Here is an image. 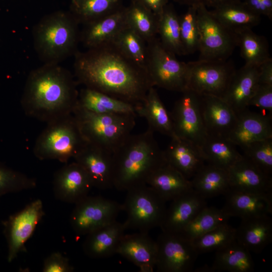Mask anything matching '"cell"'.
I'll list each match as a JSON object with an SVG mask.
<instances>
[{"instance_id":"1","label":"cell","mask_w":272,"mask_h":272,"mask_svg":"<svg viewBox=\"0 0 272 272\" xmlns=\"http://www.w3.org/2000/svg\"><path fill=\"white\" fill-rule=\"evenodd\" d=\"M74 63L78 84L129 103H143L154 87L147 70L130 59L111 41L78 51Z\"/></svg>"},{"instance_id":"2","label":"cell","mask_w":272,"mask_h":272,"mask_svg":"<svg viewBox=\"0 0 272 272\" xmlns=\"http://www.w3.org/2000/svg\"><path fill=\"white\" fill-rule=\"evenodd\" d=\"M77 84L67 69L57 63H44L26 79L22 108L26 116L46 123L71 114L78 102Z\"/></svg>"},{"instance_id":"3","label":"cell","mask_w":272,"mask_h":272,"mask_svg":"<svg viewBox=\"0 0 272 272\" xmlns=\"http://www.w3.org/2000/svg\"><path fill=\"white\" fill-rule=\"evenodd\" d=\"M166 163L154 132L130 134L112 153L113 187L127 191L147 185L151 175Z\"/></svg>"},{"instance_id":"4","label":"cell","mask_w":272,"mask_h":272,"mask_svg":"<svg viewBox=\"0 0 272 272\" xmlns=\"http://www.w3.org/2000/svg\"><path fill=\"white\" fill-rule=\"evenodd\" d=\"M79 23L70 11H57L41 18L33 27V45L44 63H57L78 50Z\"/></svg>"},{"instance_id":"5","label":"cell","mask_w":272,"mask_h":272,"mask_svg":"<svg viewBox=\"0 0 272 272\" xmlns=\"http://www.w3.org/2000/svg\"><path fill=\"white\" fill-rule=\"evenodd\" d=\"M86 141L113 153L131 134L137 115L99 114L76 106L73 113Z\"/></svg>"},{"instance_id":"6","label":"cell","mask_w":272,"mask_h":272,"mask_svg":"<svg viewBox=\"0 0 272 272\" xmlns=\"http://www.w3.org/2000/svg\"><path fill=\"white\" fill-rule=\"evenodd\" d=\"M87 142L73 114L47 123L34 143L33 152L40 160L67 163Z\"/></svg>"},{"instance_id":"7","label":"cell","mask_w":272,"mask_h":272,"mask_svg":"<svg viewBox=\"0 0 272 272\" xmlns=\"http://www.w3.org/2000/svg\"><path fill=\"white\" fill-rule=\"evenodd\" d=\"M126 192L122 206V211L127 215L124 222L127 229L149 232L154 228L160 227L166 213V201L147 184Z\"/></svg>"},{"instance_id":"8","label":"cell","mask_w":272,"mask_h":272,"mask_svg":"<svg viewBox=\"0 0 272 272\" xmlns=\"http://www.w3.org/2000/svg\"><path fill=\"white\" fill-rule=\"evenodd\" d=\"M146 69L153 86L178 92L187 90V64L178 60L156 37L147 42Z\"/></svg>"},{"instance_id":"9","label":"cell","mask_w":272,"mask_h":272,"mask_svg":"<svg viewBox=\"0 0 272 272\" xmlns=\"http://www.w3.org/2000/svg\"><path fill=\"white\" fill-rule=\"evenodd\" d=\"M199 59L225 60L238 45L236 33L223 25L204 3L197 6Z\"/></svg>"},{"instance_id":"10","label":"cell","mask_w":272,"mask_h":272,"mask_svg":"<svg viewBox=\"0 0 272 272\" xmlns=\"http://www.w3.org/2000/svg\"><path fill=\"white\" fill-rule=\"evenodd\" d=\"M187 64V89L222 97L236 69L229 60H201Z\"/></svg>"},{"instance_id":"11","label":"cell","mask_w":272,"mask_h":272,"mask_svg":"<svg viewBox=\"0 0 272 272\" xmlns=\"http://www.w3.org/2000/svg\"><path fill=\"white\" fill-rule=\"evenodd\" d=\"M182 94L170 113L175 134L200 151L207 137L200 111V95L189 89Z\"/></svg>"},{"instance_id":"12","label":"cell","mask_w":272,"mask_h":272,"mask_svg":"<svg viewBox=\"0 0 272 272\" xmlns=\"http://www.w3.org/2000/svg\"><path fill=\"white\" fill-rule=\"evenodd\" d=\"M122 204L101 196H87L75 204L70 222L79 235L89 233L116 221Z\"/></svg>"},{"instance_id":"13","label":"cell","mask_w":272,"mask_h":272,"mask_svg":"<svg viewBox=\"0 0 272 272\" xmlns=\"http://www.w3.org/2000/svg\"><path fill=\"white\" fill-rule=\"evenodd\" d=\"M156 267L159 272H189L198 253L191 240L181 234L162 231L156 241Z\"/></svg>"},{"instance_id":"14","label":"cell","mask_w":272,"mask_h":272,"mask_svg":"<svg viewBox=\"0 0 272 272\" xmlns=\"http://www.w3.org/2000/svg\"><path fill=\"white\" fill-rule=\"evenodd\" d=\"M44 215L42 201L37 199L2 221L4 234L8 244L9 262H11L20 253L26 251L25 243Z\"/></svg>"},{"instance_id":"15","label":"cell","mask_w":272,"mask_h":272,"mask_svg":"<svg viewBox=\"0 0 272 272\" xmlns=\"http://www.w3.org/2000/svg\"><path fill=\"white\" fill-rule=\"evenodd\" d=\"M93 187L86 171L75 161L65 163L53 176L54 195L63 202L77 203L88 196Z\"/></svg>"},{"instance_id":"16","label":"cell","mask_w":272,"mask_h":272,"mask_svg":"<svg viewBox=\"0 0 272 272\" xmlns=\"http://www.w3.org/2000/svg\"><path fill=\"white\" fill-rule=\"evenodd\" d=\"M73 159L86 171L93 187L100 190L113 187L112 153L87 142Z\"/></svg>"},{"instance_id":"17","label":"cell","mask_w":272,"mask_h":272,"mask_svg":"<svg viewBox=\"0 0 272 272\" xmlns=\"http://www.w3.org/2000/svg\"><path fill=\"white\" fill-rule=\"evenodd\" d=\"M200 107L207 136L228 138L237 120L231 107L222 98L207 94L200 95Z\"/></svg>"},{"instance_id":"18","label":"cell","mask_w":272,"mask_h":272,"mask_svg":"<svg viewBox=\"0 0 272 272\" xmlns=\"http://www.w3.org/2000/svg\"><path fill=\"white\" fill-rule=\"evenodd\" d=\"M126 8L122 5L113 12L83 25L80 42L90 49L111 41L126 25Z\"/></svg>"},{"instance_id":"19","label":"cell","mask_w":272,"mask_h":272,"mask_svg":"<svg viewBox=\"0 0 272 272\" xmlns=\"http://www.w3.org/2000/svg\"><path fill=\"white\" fill-rule=\"evenodd\" d=\"M223 209L241 219L272 214V192H253L230 189L225 194Z\"/></svg>"},{"instance_id":"20","label":"cell","mask_w":272,"mask_h":272,"mask_svg":"<svg viewBox=\"0 0 272 272\" xmlns=\"http://www.w3.org/2000/svg\"><path fill=\"white\" fill-rule=\"evenodd\" d=\"M207 205L206 199L192 189L171 201L160 228L162 231L180 233Z\"/></svg>"},{"instance_id":"21","label":"cell","mask_w":272,"mask_h":272,"mask_svg":"<svg viewBox=\"0 0 272 272\" xmlns=\"http://www.w3.org/2000/svg\"><path fill=\"white\" fill-rule=\"evenodd\" d=\"M119 254L134 264L141 272H152L156 266L157 245L149 232L124 234L116 250Z\"/></svg>"},{"instance_id":"22","label":"cell","mask_w":272,"mask_h":272,"mask_svg":"<svg viewBox=\"0 0 272 272\" xmlns=\"http://www.w3.org/2000/svg\"><path fill=\"white\" fill-rule=\"evenodd\" d=\"M258 85V66L245 64L235 71L222 97L237 116L246 109Z\"/></svg>"},{"instance_id":"23","label":"cell","mask_w":272,"mask_h":272,"mask_svg":"<svg viewBox=\"0 0 272 272\" xmlns=\"http://www.w3.org/2000/svg\"><path fill=\"white\" fill-rule=\"evenodd\" d=\"M272 138L271 115L247 109L237 116L228 139L240 148L251 143Z\"/></svg>"},{"instance_id":"24","label":"cell","mask_w":272,"mask_h":272,"mask_svg":"<svg viewBox=\"0 0 272 272\" xmlns=\"http://www.w3.org/2000/svg\"><path fill=\"white\" fill-rule=\"evenodd\" d=\"M228 173L230 189L272 192L271 176L264 173L244 156L228 169Z\"/></svg>"},{"instance_id":"25","label":"cell","mask_w":272,"mask_h":272,"mask_svg":"<svg viewBox=\"0 0 272 272\" xmlns=\"http://www.w3.org/2000/svg\"><path fill=\"white\" fill-rule=\"evenodd\" d=\"M171 139L163 151L166 161L190 180L205 164L201 152L191 143L176 135Z\"/></svg>"},{"instance_id":"26","label":"cell","mask_w":272,"mask_h":272,"mask_svg":"<svg viewBox=\"0 0 272 272\" xmlns=\"http://www.w3.org/2000/svg\"><path fill=\"white\" fill-rule=\"evenodd\" d=\"M126 229L125 222L116 220L89 233L83 244L84 252L92 258H106L116 254Z\"/></svg>"},{"instance_id":"27","label":"cell","mask_w":272,"mask_h":272,"mask_svg":"<svg viewBox=\"0 0 272 272\" xmlns=\"http://www.w3.org/2000/svg\"><path fill=\"white\" fill-rule=\"evenodd\" d=\"M236 241L250 252L260 253L272 241V219L264 215L241 219Z\"/></svg>"},{"instance_id":"28","label":"cell","mask_w":272,"mask_h":272,"mask_svg":"<svg viewBox=\"0 0 272 272\" xmlns=\"http://www.w3.org/2000/svg\"><path fill=\"white\" fill-rule=\"evenodd\" d=\"M137 116L145 118L148 129L157 131L170 138L175 136L170 113L167 110L159 94L151 87L142 104L135 107Z\"/></svg>"},{"instance_id":"29","label":"cell","mask_w":272,"mask_h":272,"mask_svg":"<svg viewBox=\"0 0 272 272\" xmlns=\"http://www.w3.org/2000/svg\"><path fill=\"white\" fill-rule=\"evenodd\" d=\"M147 185L166 202L171 201L192 189L190 180L167 163L151 175Z\"/></svg>"},{"instance_id":"30","label":"cell","mask_w":272,"mask_h":272,"mask_svg":"<svg viewBox=\"0 0 272 272\" xmlns=\"http://www.w3.org/2000/svg\"><path fill=\"white\" fill-rule=\"evenodd\" d=\"M77 106L99 114H132L135 107L104 93L85 87L79 92Z\"/></svg>"},{"instance_id":"31","label":"cell","mask_w":272,"mask_h":272,"mask_svg":"<svg viewBox=\"0 0 272 272\" xmlns=\"http://www.w3.org/2000/svg\"><path fill=\"white\" fill-rule=\"evenodd\" d=\"M190 180L193 190L205 199L225 195L230 188L228 170L209 163Z\"/></svg>"},{"instance_id":"32","label":"cell","mask_w":272,"mask_h":272,"mask_svg":"<svg viewBox=\"0 0 272 272\" xmlns=\"http://www.w3.org/2000/svg\"><path fill=\"white\" fill-rule=\"evenodd\" d=\"M225 27L236 33L258 25L261 16L248 8L242 1L220 5L210 11Z\"/></svg>"},{"instance_id":"33","label":"cell","mask_w":272,"mask_h":272,"mask_svg":"<svg viewBox=\"0 0 272 272\" xmlns=\"http://www.w3.org/2000/svg\"><path fill=\"white\" fill-rule=\"evenodd\" d=\"M254 263L250 252L236 241L215 252L212 271L251 272Z\"/></svg>"},{"instance_id":"34","label":"cell","mask_w":272,"mask_h":272,"mask_svg":"<svg viewBox=\"0 0 272 272\" xmlns=\"http://www.w3.org/2000/svg\"><path fill=\"white\" fill-rule=\"evenodd\" d=\"M228 138L207 136L200 151L206 162L228 170L243 157Z\"/></svg>"},{"instance_id":"35","label":"cell","mask_w":272,"mask_h":272,"mask_svg":"<svg viewBox=\"0 0 272 272\" xmlns=\"http://www.w3.org/2000/svg\"><path fill=\"white\" fill-rule=\"evenodd\" d=\"M162 45L175 55H183L179 16L172 4L165 6L159 16L158 33Z\"/></svg>"},{"instance_id":"36","label":"cell","mask_w":272,"mask_h":272,"mask_svg":"<svg viewBox=\"0 0 272 272\" xmlns=\"http://www.w3.org/2000/svg\"><path fill=\"white\" fill-rule=\"evenodd\" d=\"M240 54L247 64L259 66L271 59L267 41L263 36L246 29L236 32Z\"/></svg>"},{"instance_id":"37","label":"cell","mask_w":272,"mask_h":272,"mask_svg":"<svg viewBox=\"0 0 272 272\" xmlns=\"http://www.w3.org/2000/svg\"><path fill=\"white\" fill-rule=\"evenodd\" d=\"M158 19V16L134 0L126 7V25L147 42L157 37Z\"/></svg>"},{"instance_id":"38","label":"cell","mask_w":272,"mask_h":272,"mask_svg":"<svg viewBox=\"0 0 272 272\" xmlns=\"http://www.w3.org/2000/svg\"><path fill=\"white\" fill-rule=\"evenodd\" d=\"M232 217L223 208L205 207L180 233L192 240L225 223Z\"/></svg>"},{"instance_id":"39","label":"cell","mask_w":272,"mask_h":272,"mask_svg":"<svg viewBox=\"0 0 272 272\" xmlns=\"http://www.w3.org/2000/svg\"><path fill=\"white\" fill-rule=\"evenodd\" d=\"M122 0H72L70 12L84 25L107 15L121 7Z\"/></svg>"},{"instance_id":"40","label":"cell","mask_w":272,"mask_h":272,"mask_svg":"<svg viewBox=\"0 0 272 272\" xmlns=\"http://www.w3.org/2000/svg\"><path fill=\"white\" fill-rule=\"evenodd\" d=\"M111 42L130 59L146 69L147 43L133 29L126 25Z\"/></svg>"},{"instance_id":"41","label":"cell","mask_w":272,"mask_h":272,"mask_svg":"<svg viewBox=\"0 0 272 272\" xmlns=\"http://www.w3.org/2000/svg\"><path fill=\"white\" fill-rule=\"evenodd\" d=\"M236 241V228L224 223L191 240L196 251L200 254L217 251Z\"/></svg>"},{"instance_id":"42","label":"cell","mask_w":272,"mask_h":272,"mask_svg":"<svg viewBox=\"0 0 272 272\" xmlns=\"http://www.w3.org/2000/svg\"><path fill=\"white\" fill-rule=\"evenodd\" d=\"M197 8V6H189L187 11L179 16L180 39L183 55L192 54L198 50Z\"/></svg>"},{"instance_id":"43","label":"cell","mask_w":272,"mask_h":272,"mask_svg":"<svg viewBox=\"0 0 272 272\" xmlns=\"http://www.w3.org/2000/svg\"><path fill=\"white\" fill-rule=\"evenodd\" d=\"M35 178L0 163V196L34 188Z\"/></svg>"},{"instance_id":"44","label":"cell","mask_w":272,"mask_h":272,"mask_svg":"<svg viewBox=\"0 0 272 272\" xmlns=\"http://www.w3.org/2000/svg\"><path fill=\"white\" fill-rule=\"evenodd\" d=\"M241 148L244 157L264 173L271 176L272 138L251 143Z\"/></svg>"},{"instance_id":"45","label":"cell","mask_w":272,"mask_h":272,"mask_svg":"<svg viewBox=\"0 0 272 272\" xmlns=\"http://www.w3.org/2000/svg\"><path fill=\"white\" fill-rule=\"evenodd\" d=\"M253 106L272 113V85L259 84L251 98L248 106Z\"/></svg>"},{"instance_id":"46","label":"cell","mask_w":272,"mask_h":272,"mask_svg":"<svg viewBox=\"0 0 272 272\" xmlns=\"http://www.w3.org/2000/svg\"><path fill=\"white\" fill-rule=\"evenodd\" d=\"M74 267L70 264L69 259L59 252H55L44 260L43 272H72Z\"/></svg>"},{"instance_id":"47","label":"cell","mask_w":272,"mask_h":272,"mask_svg":"<svg viewBox=\"0 0 272 272\" xmlns=\"http://www.w3.org/2000/svg\"><path fill=\"white\" fill-rule=\"evenodd\" d=\"M251 11L259 16L272 19V0H242Z\"/></svg>"},{"instance_id":"48","label":"cell","mask_w":272,"mask_h":272,"mask_svg":"<svg viewBox=\"0 0 272 272\" xmlns=\"http://www.w3.org/2000/svg\"><path fill=\"white\" fill-rule=\"evenodd\" d=\"M258 83L272 85V59L258 66Z\"/></svg>"},{"instance_id":"49","label":"cell","mask_w":272,"mask_h":272,"mask_svg":"<svg viewBox=\"0 0 272 272\" xmlns=\"http://www.w3.org/2000/svg\"><path fill=\"white\" fill-rule=\"evenodd\" d=\"M144 7L159 16L163 9L168 3V0H134Z\"/></svg>"},{"instance_id":"50","label":"cell","mask_w":272,"mask_h":272,"mask_svg":"<svg viewBox=\"0 0 272 272\" xmlns=\"http://www.w3.org/2000/svg\"><path fill=\"white\" fill-rule=\"evenodd\" d=\"M242 1V0H204V4L207 7H209L214 8L223 4Z\"/></svg>"},{"instance_id":"51","label":"cell","mask_w":272,"mask_h":272,"mask_svg":"<svg viewBox=\"0 0 272 272\" xmlns=\"http://www.w3.org/2000/svg\"><path fill=\"white\" fill-rule=\"evenodd\" d=\"M175 2L181 4L186 5L188 7L192 6H198L201 3H204V0H174Z\"/></svg>"}]
</instances>
